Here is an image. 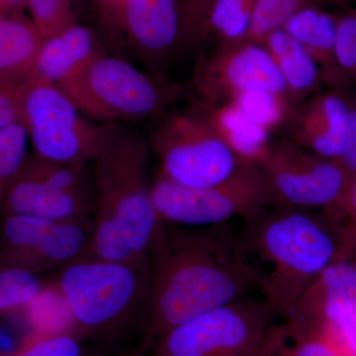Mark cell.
I'll return each instance as SVG.
<instances>
[{"instance_id": "cell-30", "label": "cell", "mask_w": 356, "mask_h": 356, "mask_svg": "<svg viewBox=\"0 0 356 356\" xmlns=\"http://www.w3.org/2000/svg\"><path fill=\"white\" fill-rule=\"evenodd\" d=\"M334 51L339 69L356 74V16H346L337 23Z\"/></svg>"}, {"instance_id": "cell-2", "label": "cell", "mask_w": 356, "mask_h": 356, "mask_svg": "<svg viewBox=\"0 0 356 356\" xmlns=\"http://www.w3.org/2000/svg\"><path fill=\"white\" fill-rule=\"evenodd\" d=\"M149 142L119 128L90 165L95 188L93 232L79 259L147 261L161 221L152 199Z\"/></svg>"}, {"instance_id": "cell-27", "label": "cell", "mask_w": 356, "mask_h": 356, "mask_svg": "<svg viewBox=\"0 0 356 356\" xmlns=\"http://www.w3.org/2000/svg\"><path fill=\"white\" fill-rule=\"evenodd\" d=\"M83 341L72 331L57 334H32L11 353L0 356H84Z\"/></svg>"}, {"instance_id": "cell-31", "label": "cell", "mask_w": 356, "mask_h": 356, "mask_svg": "<svg viewBox=\"0 0 356 356\" xmlns=\"http://www.w3.org/2000/svg\"><path fill=\"white\" fill-rule=\"evenodd\" d=\"M341 224L351 257L356 254V175L350 178L343 199L334 210L329 211Z\"/></svg>"}, {"instance_id": "cell-21", "label": "cell", "mask_w": 356, "mask_h": 356, "mask_svg": "<svg viewBox=\"0 0 356 356\" xmlns=\"http://www.w3.org/2000/svg\"><path fill=\"white\" fill-rule=\"evenodd\" d=\"M254 2V0H218L204 29L201 44L212 40L217 41V47L238 43L247 32Z\"/></svg>"}, {"instance_id": "cell-14", "label": "cell", "mask_w": 356, "mask_h": 356, "mask_svg": "<svg viewBox=\"0 0 356 356\" xmlns=\"http://www.w3.org/2000/svg\"><path fill=\"white\" fill-rule=\"evenodd\" d=\"M121 24L134 51L165 83L168 63L177 54L179 0H120Z\"/></svg>"}, {"instance_id": "cell-22", "label": "cell", "mask_w": 356, "mask_h": 356, "mask_svg": "<svg viewBox=\"0 0 356 356\" xmlns=\"http://www.w3.org/2000/svg\"><path fill=\"white\" fill-rule=\"evenodd\" d=\"M303 7L305 0H254L247 32L236 44H264L271 33L284 27Z\"/></svg>"}, {"instance_id": "cell-15", "label": "cell", "mask_w": 356, "mask_h": 356, "mask_svg": "<svg viewBox=\"0 0 356 356\" xmlns=\"http://www.w3.org/2000/svg\"><path fill=\"white\" fill-rule=\"evenodd\" d=\"M351 110L334 95L311 97L292 106L285 122L288 139L325 159L341 161L353 147Z\"/></svg>"}, {"instance_id": "cell-26", "label": "cell", "mask_w": 356, "mask_h": 356, "mask_svg": "<svg viewBox=\"0 0 356 356\" xmlns=\"http://www.w3.org/2000/svg\"><path fill=\"white\" fill-rule=\"evenodd\" d=\"M218 0H179L177 54L198 48L207 21Z\"/></svg>"}, {"instance_id": "cell-25", "label": "cell", "mask_w": 356, "mask_h": 356, "mask_svg": "<svg viewBox=\"0 0 356 356\" xmlns=\"http://www.w3.org/2000/svg\"><path fill=\"white\" fill-rule=\"evenodd\" d=\"M29 137L20 123L0 132V215L11 182L27 156Z\"/></svg>"}, {"instance_id": "cell-34", "label": "cell", "mask_w": 356, "mask_h": 356, "mask_svg": "<svg viewBox=\"0 0 356 356\" xmlns=\"http://www.w3.org/2000/svg\"><path fill=\"white\" fill-rule=\"evenodd\" d=\"M28 0H0V16L20 13Z\"/></svg>"}, {"instance_id": "cell-29", "label": "cell", "mask_w": 356, "mask_h": 356, "mask_svg": "<svg viewBox=\"0 0 356 356\" xmlns=\"http://www.w3.org/2000/svg\"><path fill=\"white\" fill-rule=\"evenodd\" d=\"M310 336L324 339L341 356H356V310L323 325Z\"/></svg>"}, {"instance_id": "cell-16", "label": "cell", "mask_w": 356, "mask_h": 356, "mask_svg": "<svg viewBox=\"0 0 356 356\" xmlns=\"http://www.w3.org/2000/svg\"><path fill=\"white\" fill-rule=\"evenodd\" d=\"M102 53L95 32L74 23L44 40L31 74L58 86L76 76Z\"/></svg>"}, {"instance_id": "cell-3", "label": "cell", "mask_w": 356, "mask_h": 356, "mask_svg": "<svg viewBox=\"0 0 356 356\" xmlns=\"http://www.w3.org/2000/svg\"><path fill=\"white\" fill-rule=\"evenodd\" d=\"M241 235L250 254L268 264L259 288L283 320L327 266L351 259L341 225L327 211L271 208L245 222Z\"/></svg>"}, {"instance_id": "cell-37", "label": "cell", "mask_w": 356, "mask_h": 356, "mask_svg": "<svg viewBox=\"0 0 356 356\" xmlns=\"http://www.w3.org/2000/svg\"><path fill=\"white\" fill-rule=\"evenodd\" d=\"M353 261H355V266H356V254L355 257H353Z\"/></svg>"}, {"instance_id": "cell-11", "label": "cell", "mask_w": 356, "mask_h": 356, "mask_svg": "<svg viewBox=\"0 0 356 356\" xmlns=\"http://www.w3.org/2000/svg\"><path fill=\"white\" fill-rule=\"evenodd\" d=\"M257 165L278 207L332 211L341 202L353 172L289 139L271 140Z\"/></svg>"}, {"instance_id": "cell-5", "label": "cell", "mask_w": 356, "mask_h": 356, "mask_svg": "<svg viewBox=\"0 0 356 356\" xmlns=\"http://www.w3.org/2000/svg\"><path fill=\"white\" fill-rule=\"evenodd\" d=\"M277 318L266 300L245 297L172 327L149 356H274L283 341Z\"/></svg>"}, {"instance_id": "cell-33", "label": "cell", "mask_w": 356, "mask_h": 356, "mask_svg": "<svg viewBox=\"0 0 356 356\" xmlns=\"http://www.w3.org/2000/svg\"><path fill=\"white\" fill-rule=\"evenodd\" d=\"M24 79H0V132L19 123L20 84Z\"/></svg>"}, {"instance_id": "cell-1", "label": "cell", "mask_w": 356, "mask_h": 356, "mask_svg": "<svg viewBox=\"0 0 356 356\" xmlns=\"http://www.w3.org/2000/svg\"><path fill=\"white\" fill-rule=\"evenodd\" d=\"M149 257L151 303L140 343L147 353L172 327L245 298L261 280L242 235L227 224L195 228L161 222Z\"/></svg>"}, {"instance_id": "cell-17", "label": "cell", "mask_w": 356, "mask_h": 356, "mask_svg": "<svg viewBox=\"0 0 356 356\" xmlns=\"http://www.w3.org/2000/svg\"><path fill=\"white\" fill-rule=\"evenodd\" d=\"M264 46L286 84L293 106L308 99L317 90L322 74L305 48L283 28L271 33Z\"/></svg>"}, {"instance_id": "cell-36", "label": "cell", "mask_w": 356, "mask_h": 356, "mask_svg": "<svg viewBox=\"0 0 356 356\" xmlns=\"http://www.w3.org/2000/svg\"><path fill=\"white\" fill-rule=\"evenodd\" d=\"M341 161L353 175H356V146L344 154Z\"/></svg>"}, {"instance_id": "cell-7", "label": "cell", "mask_w": 356, "mask_h": 356, "mask_svg": "<svg viewBox=\"0 0 356 356\" xmlns=\"http://www.w3.org/2000/svg\"><path fill=\"white\" fill-rule=\"evenodd\" d=\"M151 193L161 222L195 228L227 224L235 218L248 222L278 207L257 163H245L228 179L208 187L185 186L159 172Z\"/></svg>"}, {"instance_id": "cell-23", "label": "cell", "mask_w": 356, "mask_h": 356, "mask_svg": "<svg viewBox=\"0 0 356 356\" xmlns=\"http://www.w3.org/2000/svg\"><path fill=\"white\" fill-rule=\"evenodd\" d=\"M228 104L268 132L278 126L284 125L293 106L287 96L267 91L242 93Z\"/></svg>"}, {"instance_id": "cell-8", "label": "cell", "mask_w": 356, "mask_h": 356, "mask_svg": "<svg viewBox=\"0 0 356 356\" xmlns=\"http://www.w3.org/2000/svg\"><path fill=\"white\" fill-rule=\"evenodd\" d=\"M81 113L100 123L138 122L163 113L178 95L123 58L97 56L81 72L58 86Z\"/></svg>"}, {"instance_id": "cell-35", "label": "cell", "mask_w": 356, "mask_h": 356, "mask_svg": "<svg viewBox=\"0 0 356 356\" xmlns=\"http://www.w3.org/2000/svg\"><path fill=\"white\" fill-rule=\"evenodd\" d=\"M86 356V355H84ZM91 356H149V353L145 350L142 346L126 348V350H102Z\"/></svg>"}, {"instance_id": "cell-6", "label": "cell", "mask_w": 356, "mask_h": 356, "mask_svg": "<svg viewBox=\"0 0 356 356\" xmlns=\"http://www.w3.org/2000/svg\"><path fill=\"white\" fill-rule=\"evenodd\" d=\"M18 105L34 153L67 165L90 166L120 128L86 118L62 88L31 72L20 84Z\"/></svg>"}, {"instance_id": "cell-32", "label": "cell", "mask_w": 356, "mask_h": 356, "mask_svg": "<svg viewBox=\"0 0 356 356\" xmlns=\"http://www.w3.org/2000/svg\"><path fill=\"white\" fill-rule=\"evenodd\" d=\"M274 356H341L327 341L314 336L284 337Z\"/></svg>"}, {"instance_id": "cell-19", "label": "cell", "mask_w": 356, "mask_h": 356, "mask_svg": "<svg viewBox=\"0 0 356 356\" xmlns=\"http://www.w3.org/2000/svg\"><path fill=\"white\" fill-rule=\"evenodd\" d=\"M207 106L211 123L227 146L245 163H259L270 144V132L250 121L232 105Z\"/></svg>"}, {"instance_id": "cell-9", "label": "cell", "mask_w": 356, "mask_h": 356, "mask_svg": "<svg viewBox=\"0 0 356 356\" xmlns=\"http://www.w3.org/2000/svg\"><path fill=\"white\" fill-rule=\"evenodd\" d=\"M147 142L159 159V172L185 186H212L250 163L238 158L220 137L205 102L166 116Z\"/></svg>"}, {"instance_id": "cell-10", "label": "cell", "mask_w": 356, "mask_h": 356, "mask_svg": "<svg viewBox=\"0 0 356 356\" xmlns=\"http://www.w3.org/2000/svg\"><path fill=\"white\" fill-rule=\"evenodd\" d=\"M95 188L90 166L28 154L11 182L2 216L20 215L64 221L93 216Z\"/></svg>"}, {"instance_id": "cell-4", "label": "cell", "mask_w": 356, "mask_h": 356, "mask_svg": "<svg viewBox=\"0 0 356 356\" xmlns=\"http://www.w3.org/2000/svg\"><path fill=\"white\" fill-rule=\"evenodd\" d=\"M57 287L69 307L72 330L102 350L129 348L146 331L151 303V264L77 259L60 269ZM135 348V346H134Z\"/></svg>"}, {"instance_id": "cell-13", "label": "cell", "mask_w": 356, "mask_h": 356, "mask_svg": "<svg viewBox=\"0 0 356 356\" xmlns=\"http://www.w3.org/2000/svg\"><path fill=\"white\" fill-rule=\"evenodd\" d=\"M193 86L203 102L213 106L228 104L248 91H267L289 98L273 58L259 44L217 47L199 60Z\"/></svg>"}, {"instance_id": "cell-18", "label": "cell", "mask_w": 356, "mask_h": 356, "mask_svg": "<svg viewBox=\"0 0 356 356\" xmlns=\"http://www.w3.org/2000/svg\"><path fill=\"white\" fill-rule=\"evenodd\" d=\"M43 41L33 21L21 13L0 16V79H24Z\"/></svg>"}, {"instance_id": "cell-20", "label": "cell", "mask_w": 356, "mask_h": 356, "mask_svg": "<svg viewBox=\"0 0 356 356\" xmlns=\"http://www.w3.org/2000/svg\"><path fill=\"white\" fill-rule=\"evenodd\" d=\"M283 29L305 48L321 74L327 70V74H331L332 67H337L334 51L337 23L331 16L305 6L288 20Z\"/></svg>"}, {"instance_id": "cell-28", "label": "cell", "mask_w": 356, "mask_h": 356, "mask_svg": "<svg viewBox=\"0 0 356 356\" xmlns=\"http://www.w3.org/2000/svg\"><path fill=\"white\" fill-rule=\"evenodd\" d=\"M31 20L47 39L74 24L72 0H28Z\"/></svg>"}, {"instance_id": "cell-12", "label": "cell", "mask_w": 356, "mask_h": 356, "mask_svg": "<svg viewBox=\"0 0 356 356\" xmlns=\"http://www.w3.org/2000/svg\"><path fill=\"white\" fill-rule=\"evenodd\" d=\"M93 216L64 221L8 215L0 229V266L35 274L62 269L88 250Z\"/></svg>"}, {"instance_id": "cell-24", "label": "cell", "mask_w": 356, "mask_h": 356, "mask_svg": "<svg viewBox=\"0 0 356 356\" xmlns=\"http://www.w3.org/2000/svg\"><path fill=\"white\" fill-rule=\"evenodd\" d=\"M38 274L0 266V314L25 308L43 291Z\"/></svg>"}]
</instances>
